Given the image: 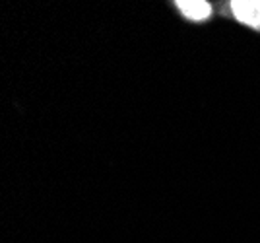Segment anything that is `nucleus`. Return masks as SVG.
Here are the masks:
<instances>
[{"instance_id":"f257e3e1","label":"nucleus","mask_w":260,"mask_h":243,"mask_svg":"<svg viewBox=\"0 0 260 243\" xmlns=\"http://www.w3.org/2000/svg\"><path fill=\"white\" fill-rule=\"evenodd\" d=\"M229 6L239 23L260 32V0H231Z\"/></svg>"},{"instance_id":"f03ea898","label":"nucleus","mask_w":260,"mask_h":243,"mask_svg":"<svg viewBox=\"0 0 260 243\" xmlns=\"http://www.w3.org/2000/svg\"><path fill=\"white\" fill-rule=\"evenodd\" d=\"M175 6L181 10L184 18L192 22H204L212 16V6L204 0H177Z\"/></svg>"}]
</instances>
